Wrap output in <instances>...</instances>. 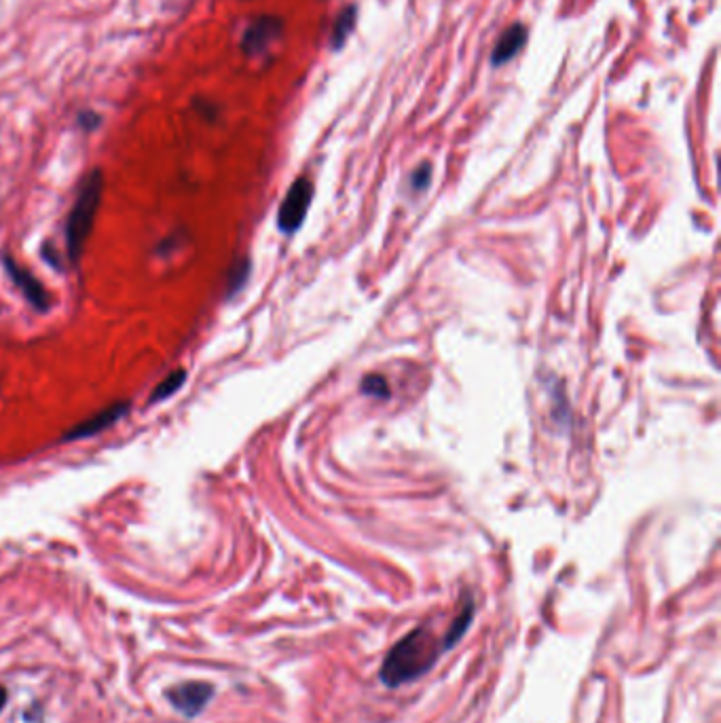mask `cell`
Instances as JSON below:
<instances>
[{"label":"cell","instance_id":"6da1fadb","mask_svg":"<svg viewBox=\"0 0 721 723\" xmlns=\"http://www.w3.org/2000/svg\"><path fill=\"white\" fill-rule=\"evenodd\" d=\"M445 643L434 639L430 628H415L413 633L406 635L402 641L394 645L390 656L385 658L381 666V681L390 688H398L402 683H409L423 673H428L440 654H445Z\"/></svg>","mask_w":721,"mask_h":723},{"label":"cell","instance_id":"7a4b0ae2","mask_svg":"<svg viewBox=\"0 0 721 723\" xmlns=\"http://www.w3.org/2000/svg\"><path fill=\"white\" fill-rule=\"evenodd\" d=\"M102 193H104V174L100 170H94L83 180L79 195L75 199V206H72L68 216L66 250L72 263H77L85 250V244L91 235V227H94V220L102 203Z\"/></svg>","mask_w":721,"mask_h":723},{"label":"cell","instance_id":"3957f363","mask_svg":"<svg viewBox=\"0 0 721 723\" xmlns=\"http://www.w3.org/2000/svg\"><path fill=\"white\" fill-rule=\"evenodd\" d=\"M313 199V184L307 178H299L292 184L290 191L286 193V199L280 206V214H277V227L282 233H294L299 231L303 220L307 216V210Z\"/></svg>","mask_w":721,"mask_h":723},{"label":"cell","instance_id":"277c9868","mask_svg":"<svg viewBox=\"0 0 721 723\" xmlns=\"http://www.w3.org/2000/svg\"><path fill=\"white\" fill-rule=\"evenodd\" d=\"M282 30H284V24L280 17H275V15L258 17V20H254L244 32V39H242L244 53L250 55V58H258V55H263L265 51H269L271 45L280 41Z\"/></svg>","mask_w":721,"mask_h":723},{"label":"cell","instance_id":"5b68a950","mask_svg":"<svg viewBox=\"0 0 721 723\" xmlns=\"http://www.w3.org/2000/svg\"><path fill=\"white\" fill-rule=\"evenodd\" d=\"M212 698V685L203 683V681H189L182 683L178 688L172 690L170 700L174 702V707L182 713L195 717L203 707H206L208 700Z\"/></svg>","mask_w":721,"mask_h":723},{"label":"cell","instance_id":"8992f818","mask_svg":"<svg viewBox=\"0 0 721 723\" xmlns=\"http://www.w3.org/2000/svg\"><path fill=\"white\" fill-rule=\"evenodd\" d=\"M129 409L127 402H117L113 406H108V409L96 413L94 417H89L85 421H81L79 425H75V428L68 430L64 440H79V438H87V436H94L106 428H110L115 421H119Z\"/></svg>","mask_w":721,"mask_h":723},{"label":"cell","instance_id":"52a82bcc","mask_svg":"<svg viewBox=\"0 0 721 723\" xmlns=\"http://www.w3.org/2000/svg\"><path fill=\"white\" fill-rule=\"evenodd\" d=\"M5 267H7V273L11 275V280L26 294V299L34 307L45 311L49 307V294L43 288V284L36 280V277H32V273H28L22 265H17L11 256H5Z\"/></svg>","mask_w":721,"mask_h":723},{"label":"cell","instance_id":"ba28073f","mask_svg":"<svg viewBox=\"0 0 721 723\" xmlns=\"http://www.w3.org/2000/svg\"><path fill=\"white\" fill-rule=\"evenodd\" d=\"M525 43H527V28L523 24L510 26L502 34V39L497 41V45L493 49V58H491L493 66H502L506 62L514 60L516 55L521 53V49L525 47Z\"/></svg>","mask_w":721,"mask_h":723},{"label":"cell","instance_id":"9c48e42d","mask_svg":"<svg viewBox=\"0 0 721 723\" xmlns=\"http://www.w3.org/2000/svg\"><path fill=\"white\" fill-rule=\"evenodd\" d=\"M356 20H358L356 7H347L341 11V15L335 20V26H332V39H330V45L335 47V51H339L345 45L351 30L356 26Z\"/></svg>","mask_w":721,"mask_h":723},{"label":"cell","instance_id":"30bf717a","mask_svg":"<svg viewBox=\"0 0 721 723\" xmlns=\"http://www.w3.org/2000/svg\"><path fill=\"white\" fill-rule=\"evenodd\" d=\"M184 381H187V370H182V368L174 370L172 375L165 377V379L155 387V392H153V396H151V402L168 400L170 396H174V394L178 392V389L184 385Z\"/></svg>","mask_w":721,"mask_h":723},{"label":"cell","instance_id":"8fae6325","mask_svg":"<svg viewBox=\"0 0 721 723\" xmlns=\"http://www.w3.org/2000/svg\"><path fill=\"white\" fill-rule=\"evenodd\" d=\"M362 392L375 398H390V385L381 375H368L362 381Z\"/></svg>","mask_w":721,"mask_h":723},{"label":"cell","instance_id":"7c38bea8","mask_svg":"<svg viewBox=\"0 0 721 723\" xmlns=\"http://www.w3.org/2000/svg\"><path fill=\"white\" fill-rule=\"evenodd\" d=\"M430 174H432L430 165H428V163L421 165V170H417V172L413 174V189L421 191V189L428 187V184H430Z\"/></svg>","mask_w":721,"mask_h":723},{"label":"cell","instance_id":"4fadbf2b","mask_svg":"<svg viewBox=\"0 0 721 723\" xmlns=\"http://www.w3.org/2000/svg\"><path fill=\"white\" fill-rule=\"evenodd\" d=\"M5 702H7V692H5L3 688H0V709L5 707Z\"/></svg>","mask_w":721,"mask_h":723}]
</instances>
